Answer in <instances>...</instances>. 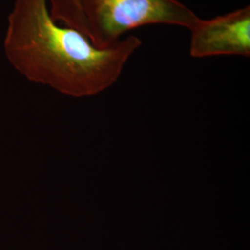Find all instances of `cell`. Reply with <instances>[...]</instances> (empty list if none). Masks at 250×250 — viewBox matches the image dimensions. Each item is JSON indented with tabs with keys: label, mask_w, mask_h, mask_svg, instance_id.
Returning <instances> with one entry per match:
<instances>
[{
	"label": "cell",
	"mask_w": 250,
	"mask_h": 250,
	"mask_svg": "<svg viewBox=\"0 0 250 250\" xmlns=\"http://www.w3.org/2000/svg\"><path fill=\"white\" fill-rule=\"evenodd\" d=\"M189 53L196 59L215 56L250 57V7L208 20L190 29Z\"/></svg>",
	"instance_id": "3"
},
{
	"label": "cell",
	"mask_w": 250,
	"mask_h": 250,
	"mask_svg": "<svg viewBox=\"0 0 250 250\" xmlns=\"http://www.w3.org/2000/svg\"><path fill=\"white\" fill-rule=\"evenodd\" d=\"M141 45L138 37L128 36L98 47L79 31L56 22L48 0H15L4 39L5 54L20 73L74 98L112 86Z\"/></svg>",
	"instance_id": "1"
},
{
	"label": "cell",
	"mask_w": 250,
	"mask_h": 250,
	"mask_svg": "<svg viewBox=\"0 0 250 250\" xmlns=\"http://www.w3.org/2000/svg\"><path fill=\"white\" fill-rule=\"evenodd\" d=\"M84 36L103 48L139 27L167 24L190 30L199 17L178 0H78Z\"/></svg>",
	"instance_id": "2"
},
{
	"label": "cell",
	"mask_w": 250,
	"mask_h": 250,
	"mask_svg": "<svg viewBox=\"0 0 250 250\" xmlns=\"http://www.w3.org/2000/svg\"><path fill=\"white\" fill-rule=\"evenodd\" d=\"M49 12L54 21L84 35V25L78 0H48Z\"/></svg>",
	"instance_id": "4"
}]
</instances>
